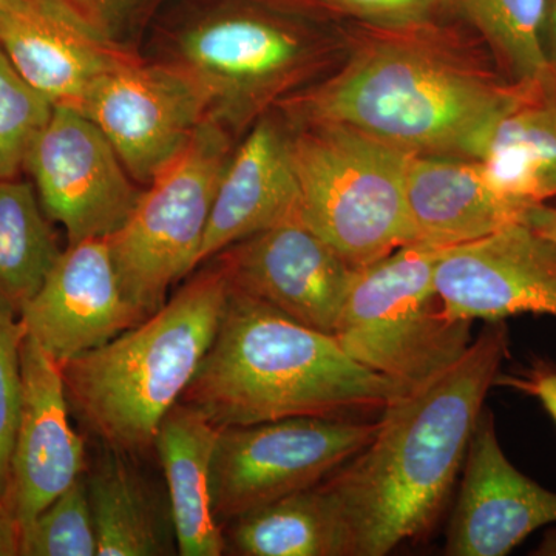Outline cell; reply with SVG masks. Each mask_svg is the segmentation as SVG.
Returning <instances> with one entry per match:
<instances>
[{
	"mask_svg": "<svg viewBox=\"0 0 556 556\" xmlns=\"http://www.w3.org/2000/svg\"><path fill=\"white\" fill-rule=\"evenodd\" d=\"M507 353L506 320L486 321L450 367L399 393L367 447L325 479L354 556L388 555L437 526Z\"/></svg>",
	"mask_w": 556,
	"mask_h": 556,
	"instance_id": "obj_1",
	"label": "cell"
},
{
	"mask_svg": "<svg viewBox=\"0 0 556 556\" xmlns=\"http://www.w3.org/2000/svg\"><path fill=\"white\" fill-rule=\"evenodd\" d=\"M399 393L334 336L229 288L217 334L181 401L228 428L289 417L357 419L382 413Z\"/></svg>",
	"mask_w": 556,
	"mask_h": 556,
	"instance_id": "obj_2",
	"label": "cell"
},
{
	"mask_svg": "<svg viewBox=\"0 0 556 556\" xmlns=\"http://www.w3.org/2000/svg\"><path fill=\"white\" fill-rule=\"evenodd\" d=\"M228 295L222 270H206L137 327L62 365L70 408L112 452L153 447L214 342Z\"/></svg>",
	"mask_w": 556,
	"mask_h": 556,
	"instance_id": "obj_3",
	"label": "cell"
},
{
	"mask_svg": "<svg viewBox=\"0 0 556 556\" xmlns=\"http://www.w3.org/2000/svg\"><path fill=\"white\" fill-rule=\"evenodd\" d=\"M530 90L503 89L420 51L383 47L318 91L311 110L318 123L346 124L416 155L481 160L496 124Z\"/></svg>",
	"mask_w": 556,
	"mask_h": 556,
	"instance_id": "obj_4",
	"label": "cell"
},
{
	"mask_svg": "<svg viewBox=\"0 0 556 556\" xmlns=\"http://www.w3.org/2000/svg\"><path fill=\"white\" fill-rule=\"evenodd\" d=\"M302 223L358 269L415 243L407 174L416 153L338 123L289 141Z\"/></svg>",
	"mask_w": 556,
	"mask_h": 556,
	"instance_id": "obj_5",
	"label": "cell"
},
{
	"mask_svg": "<svg viewBox=\"0 0 556 556\" xmlns=\"http://www.w3.org/2000/svg\"><path fill=\"white\" fill-rule=\"evenodd\" d=\"M445 248L413 243L356 269L336 324L348 356L404 391L466 353L471 324L450 316L434 285Z\"/></svg>",
	"mask_w": 556,
	"mask_h": 556,
	"instance_id": "obj_6",
	"label": "cell"
},
{
	"mask_svg": "<svg viewBox=\"0 0 556 556\" xmlns=\"http://www.w3.org/2000/svg\"><path fill=\"white\" fill-rule=\"evenodd\" d=\"M228 142L214 124H200L188 146L149 182L129 219L109 241L124 298L138 316H153L167 291L199 266Z\"/></svg>",
	"mask_w": 556,
	"mask_h": 556,
	"instance_id": "obj_7",
	"label": "cell"
},
{
	"mask_svg": "<svg viewBox=\"0 0 556 556\" xmlns=\"http://www.w3.org/2000/svg\"><path fill=\"white\" fill-rule=\"evenodd\" d=\"M379 420L289 417L219 431L212 459V508L233 521L313 489L375 438Z\"/></svg>",
	"mask_w": 556,
	"mask_h": 556,
	"instance_id": "obj_8",
	"label": "cell"
},
{
	"mask_svg": "<svg viewBox=\"0 0 556 556\" xmlns=\"http://www.w3.org/2000/svg\"><path fill=\"white\" fill-rule=\"evenodd\" d=\"M25 167L35 179L40 206L64 226L68 244L110 239L142 193L100 127L72 105H54Z\"/></svg>",
	"mask_w": 556,
	"mask_h": 556,
	"instance_id": "obj_9",
	"label": "cell"
},
{
	"mask_svg": "<svg viewBox=\"0 0 556 556\" xmlns=\"http://www.w3.org/2000/svg\"><path fill=\"white\" fill-rule=\"evenodd\" d=\"M204 101L197 79L118 61L79 110L100 127L131 178L150 182L199 129Z\"/></svg>",
	"mask_w": 556,
	"mask_h": 556,
	"instance_id": "obj_10",
	"label": "cell"
},
{
	"mask_svg": "<svg viewBox=\"0 0 556 556\" xmlns=\"http://www.w3.org/2000/svg\"><path fill=\"white\" fill-rule=\"evenodd\" d=\"M434 285L450 316L460 320L556 317V243L515 223L484 239L445 248Z\"/></svg>",
	"mask_w": 556,
	"mask_h": 556,
	"instance_id": "obj_11",
	"label": "cell"
},
{
	"mask_svg": "<svg viewBox=\"0 0 556 556\" xmlns=\"http://www.w3.org/2000/svg\"><path fill=\"white\" fill-rule=\"evenodd\" d=\"M217 257L230 289L331 336L356 273L302 222L263 230Z\"/></svg>",
	"mask_w": 556,
	"mask_h": 556,
	"instance_id": "obj_12",
	"label": "cell"
},
{
	"mask_svg": "<svg viewBox=\"0 0 556 556\" xmlns=\"http://www.w3.org/2000/svg\"><path fill=\"white\" fill-rule=\"evenodd\" d=\"M463 467L445 554L504 556L536 530L556 526V493L508 460L489 408L478 417Z\"/></svg>",
	"mask_w": 556,
	"mask_h": 556,
	"instance_id": "obj_13",
	"label": "cell"
},
{
	"mask_svg": "<svg viewBox=\"0 0 556 556\" xmlns=\"http://www.w3.org/2000/svg\"><path fill=\"white\" fill-rule=\"evenodd\" d=\"M21 368L20 422L5 496L20 533L51 501L75 484L86 467L83 438L68 419L61 365L27 334L22 343Z\"/></svg>",
	"mask_w": 556,
	"mask_h": 556,
	"instance_id": "obj_14",
	"label": "cell"
},
{
	"mask_svg": "<svg viewBox=\"0 0 556 556\" xmlns=\"http://www.w3.org/2000/svg\"><path fill=\"white\" fill-rule=\"evenodd\" d=\"M21 318L61 367L142 321L124 298L109 241L101 239L68 244Z\"/></svg>",
	"mask_w": 556,
	"mask_h": 556,
	"instance_id": "obj_15",
	"label": "cell"
},
{
	"mask_svg": "<svg viewBox=\"0 0 556 556\" xmlns=\"http://www.w3.org/2000/svg\"><path fill=\"white\" fill-rule=\"evenodd\" d=\"M291 222H302V200L289 141L262 124L219 178L199 265L241 240Z\"/></svg>",
	"mask_w": 556,
	"mask_h": 556,
	"instance_id": "obj_16",
	"label": "cell"
},
{
	"mask_svg": "<svg viewBox=\"0 0 556 556\" xmlns=\"http://www.w3.org/2000/svg\"><path fill=\"white\" fill-rule=\"evenodd\" d=\"M415 243L452 248L522 223L527 204L493 185L478 160L413 155L407 174Z\"/></svg>",
	"mask_w": 556,
	"mask_h": 556,
	"instance_id": "obj_17",
	"label": "cell"
},
{
	"mask_svg": "<svg viewBox=\"0 0 556 556\" xmlns=\"http://www.w3.org/2000/svg\"><path fill=\"white\" fill-rule=\"evenodd\" d=\"M0 47L43 97L76 109L118 62L109 46L73 24L50 0H24L0 14Z\"/></svg>",
	"mask_w": 556,
	"mask_h": 556,
	"instance_id": "obj_18",
	"label": "cell"
},
{
	"mask_svg": "<svg viewBox=\"0 0 556 556\" xmlns=\"http://www.w3.org/2000/svg\"><path fill=\"white\" fill-rule=\"evenodd\" d=\"M222 428L179 401L166 413L153 447L159 452L179 555L219 556L226 540L212 508L211 473Z\"/></svg>",
	"mask_w": 556,
	"mask_h": 556,
	"instance_id": "obj_19",
	"label": "cell"
},
{
	"mask_svg": "<svg viewBox=\"0 0 556 556\" xmlns=\"http://www.w3.org/2000/svg\"><path fill=\"white\" fill-rule=\"evenodd\" d=\"M225 540L243 556H354L345 517L324 482L233 519Z\"/></svg>",
	"mask_w": 556,
	"mask_h": 556,
	"instance_id": "obj_20",
	"label": "cell"
},
{
	"mask_svg": "<svg viewBox=\"0 0 556 556\" xmlns=\"http://www.w3.org/2000/svg\"><path fill=\"white\" fill-rule=\"evenodd\" d=\"M482 166L501 192L527 206L556 195V86L530 90L496 124Z\"/></svg>",
	"mask_w": 556,
	"mask_h": 556,
	"instance_id": "obj_21",
	"label": "cell"
},
{
	"mask_svg": "<svg viewBox=\"0 0 556 556\" xmlns=\"http://www.w3.org/2000/svg\"><path fill=\"white\" fill-rule=\"evenodd\" d=\"M38 193L0 179V317L21 318L61 255Z\"/></svg>",
	"mask_w": 556,
	"mask_h": 556,
	"instance_id": "obj_22",
	"label": "cell"
},
{
	"mask_svg": "<svg viewBox=\"0 0 556 556\" xmlns=\"http://www.w3.org/2000/svg\"><path fill=\"white\" fill-rule=\"evenodd\" d=\"M182 50L206 78L244 84L281 72L294 60L299 46L291 35L268 22L228 16L193 28Z\"/></svg>",
	"mask_w": 556,
	"mask_h": 556,
	"instance_id": "obj_23",
	"label": "cell"
},
{
	"mask_svg": "<svg viewBox=\"0 0 556 556\" xmlns=\"http://www.w3.org/2000/svg\"><path fill=\"white\" fill-rule=\"evenodd\" d=\"M123 456L110 453L86 479L98 555H166V533L148 490Z\"/></svg>",
	"mask_w": 556,
	"mask_h": 556,
	"instance_id": "obj_24",
	"label": "cell"
},
{
	"mask_svg": "<svg viewBox=\"0 0 556 556\" xmlns=\"http://www.w3.org/2000/svg\"><path fill=\"white\" fill-rule=\"evenodd\" d=\"M464 13L527 89L555 86L544 47L548 0H460Z\"/></svg>",
	"mask_w": 556,
	"mask_h": 556,
	"instance_id": "obj_25",
	"label": "cell"
},
{
	"mask_svg": "<svg viewBox=\"0 0 556 556\" xmlns=\"http://www.w3.org/2000/svg\"><path fill=\"white\" fill-rule=\"evenodd\" d=\"M20 555H98L86 478L80 477L21 529Z\"/></svg>",
	"mask_w": 556,
	"mask_h": 556,
	"instance_id": "obj_26",
	"label": "cell"
},
{
	"mask_svg": "<svg viewBox=\"0 0 556 556\" xmlns=\"http://www.w3.org/2000/svg\"><path fill=\"white\" fill-rule=\"evenodd\" d=\"M54 104L28 83L0 47V179H13L25 167Z\"/></svg>",
	"mask_w": 556,
	"mask_h": 556,
	"instance_id": "obj_27",
	"label": "cell"
},
{
	"mask_svg": "<svg viewBox=\"0 0 556 556\" xmlns=\"http://www.w3.org/2000/svg\"><path fill=\"white\" fill-rule=\"evenodd\" d=\"M27 336L22 318L0 317V497L9 492L11 455L20 422L21 350Z\"/></svg>",
	"mask_w": 556,
	"mask_h": 556,
	"instance_id": "obj_28",
	"label": "cell"
},
{
	"mask_svg": "<svg viewBox=\"0 0 556 556\" xmlns=\"http://www.w3.org/2000/svg\"><path fill=\"white\" fill-rule=\"evenodd\" d=\"M64 16L110 47L146 0H50Z\"/></svg>",
	"mask_w": 556,
	"mask_h": 556,
	"instance_id": "obj_29",
	"label": "cell"
},
{
	"mask_svg": "<svg viewBox=\"0 0 556 556\" xmlns=\"http://www.w3.org/2000/svg\"><path fill=\"white\" fill-rule=\"evenodd\" d=\"M348 13L386 24H412L424 20L441 0H324Z\"/></svg>",
	"mask_w": 556,
	"mask_h": 556,
	"instance_id": "obj_30",
	"label": "cell"
},
{
	"mask_svg": "<svg viewBox=\"0 0 556 556\" xmlns=\"http://www.w3.org/2000/svg\"><path fill=\"white\" fill-rule=\"evenodd\" d=\"M495 386L510 387L538 399L556 424V367L538 362L517 375H497Z\"/></svg>",
	"mask_w": 556,
	"mask_h": 556,
	"instance_id": "obj_31",
	"label": "cell"
},
{
	"mask_svg": "<svg viewBox=\"0 0 556 556\" xmlns=\"http://www.w3.org/2000/svg\"><path fill=\"white\" fill-rule=\"evenodd\" d=\"M522 223L540 236L556 243V207L546 203L533 204L527 208Z\"/></svg>",
	"mask_w": 556,
	"mask_h": 556,
	"instance_id": "obj_32",
	"label": "cell"
},
{
	"mask_svg": "<svg viewBox=\"0 0 556 556\" xmlns=\"http://www.w3.org/2000/svg\"><path fill=\"white\" fill-rule=\"evenodd\" d=\"M20 555V526L9 504L0 497V556Z\"/></svg>",
	"mask_w": 556,
	"mask_h": 556,
	"instance_id": "obj_33",
	"label": "cell"
},
{
	"mask_svg": "<svg viewBox=\"0 0 556 556\" xmlns=\"http://www.w3.org/2000/svg\"><path fill=\"white\" fill-rule=\"evenodd\" d=\"M546 36L551 42L552 56H554V64L552 70L556 72V0H548L547 21H546Z\"/></svg>",
	"mask_w": 556,
	"mask_h": 556,
	"instance_id": "obj_34",
	"label": "cell"
},
{
	"mask_svg": "<svg viewBox=\"0 0 556 556\" xmlns=\"http://www.w3.org/2000/svg\"><path fill=\"white\" fill-rule=\"evenodd\" d=\"M535 556H556V526L548 527L543 540L532 552Z\"/></svg>",
	"mask_w": 556,
	"mask_h": 556,
	"instance_id": "obj_35",
	"label": "cell"
},
{
	"mask_svg": "<svg viewBox=\"0 0 556 556\" xmlns=\"http://www.w3.org/2000/svg\"><path fill=\"white\" fill-rule=\"evenodd\" d=\"M22 2H24V0H0V14L14 9V7L20 5Z\"/></svg>",
	"mask_w": 556,
	"mask_h": 556,
	"instance_id": "obj_36",
	"label": "cell"
}]
</instances>
